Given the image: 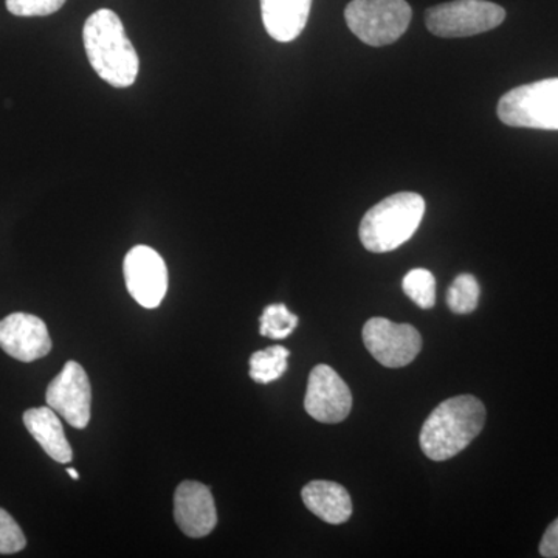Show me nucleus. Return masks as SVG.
Wrapping results in <instances>:
<instances>
[{
	"instance_id": "1",
	"label": "nucleus",
	"mask_w": 558,
	"mask_h": 558,
	"mask_svg": "<svg viewBox=\"0 0 558 558\" xmlns=\"http://www.w3.org/2000/svg\"><path fill=\"white\" fill-rule=\"evenodd\" d=\"M83 40L87 60L102 81L117 89H126L135 83L138 54L116 11H95L84 24Z\"/></svg>"
},
{
	"instance_id": "2",
	"label": "nucleus",
	"mask_w": 558,
	"mask_h": 558,
	"mask_svg": "<svg viewBox=\"0 0 558 558\" xmlns=\"http://www.w3.org/2000/svg\"><path fill=\"white\" fill-rule=\"evenodd\" d=\"M486 409L475 396H458L440 403L421 429V449L432 461H447L468 449L483 432Z\"/></svg>"
},
{
	"instance_id": "3",
	"label": "nucleus",
	"mask_w": 558,
	"mask_h": 558,
	"mask_svg": "<svg viewBox=\"0 0 558 558\" xmlns=\"http://www.w3.org/2000/svg\"><path fill=\"white\" fill-rule=\"evenodd\" d=\"M425 201L421 194H392L374 205L360 223L363 247L373 253H387L405 244L424 219Z\"/></svg>"
},
{
	"instance_id": "4",
	"label": "nucleus",
	"mask_w": 558,
	"mask_h": 558,
	"mask_svg": "<svg viewBox=\"0 0 558 558\" xmlns=\"http://www.w3.org/2000/svg\"><path fill=\"white\" fill-rule=\"evenodd\" d=\"M413 11L407 0H352L344 10L348 27L362 43L389 46L409 31Z\"/></svg>"
},
{
	"instance_id": "5",
	"label": "nucleus",
	"mask_w": 558,
	"mask_h": 558,
	"mask_svg": "<svg viewBox=\"0 0 558 558\" xmlns=\"http://www.w3.org/2000/svg\"><path fill=\"white\" fill-rule=\"evenodd\" d=\"M498 117L508 126L558 131V78L509 90L498 102Z\"/></svg>"
},
{
	"instance_id": "6",
	"label": "nucleus",
	"mask_w": 558,
	"mask_h": 558,
	"mask_svg": "<svg viewBox=\"0 0 558 558\" xmlns=\"http://www.w3.org/2000/svg\"><path fill=\"white\" fill-rule=\"evenodd\" d=\"M506 11L487 0H453L432 7L425 13L429 33L439 38H468L499 27Z\"/></svg>"
},
{
	"instance_id": "7",
	"label": "nucleus",
	"mask_w": 558,
	"mask_h": 558,
	"mask_svg": "<svg viewBox=\"0 0 558 558\" xmlns=\"http://www.w3.org/2000/svg\"><path fill=\"white\" fill-rule=\"evenodd\" d=\"M363 341L369 354L387 368L410 365L422 349V337L414 326L379 317L366 322Z\"/></svg>"
},
{
	"instance_id": "8",
	"label": "nucleus",
	"mask_w": 558,
	"mask_h": 558,
	"mask_svg": "<svg viewBox=\"0 0 558 558\" xmlns=\"http://www.w3.org/2000/svg\"><path fill=\"white\" fill-rule=\"evenodd\" d=\"M47 405L65 418L73 428L83 429L89 425L92 387L86 371L80 363H65L61 373L50 381L46 392Z\"/></svg>"
},
{
	"instance_id": "9",
	"label": "nucleus",
	"mask_w": 558,
	"mask_h": 558,
	"mask_svg": "<svg viewBox=\"0 0 558 558\" xmlns=\"http://www.w3.org/2000/svg\"><path fill=\"white\" fill-rule=\"evenodd\" d=\"M124 281L132 299L146 310L160 306L168 292V269L163 258L148 245L130 250L123 264Z\"/></svg>"
},
{
	"instance_id": "10",
	"label": "nucleus",
	"mask_w": 558,
	"mask_h": 558,
	"mask_svg": "<svg viewBox=\"0 0 558 558\" xmlns=\"http://www.w3.org/2000/svg\"><path fill=\"white\" fill-rule=\"evenodd\" d=\"M304 409L315 421L339 424L351 413L352 395L336 371L328 365H318L307 380Z\"/></svg>"
},
{
	"instance_id": "11",
	"label": "nucleus",
	"mask_w": 558,
	"mask_h": 558,
	"mask_svg": "<svg viewBox=\"0 0 558 558\" xmlns=\"http://www.w3.org/2000/svg\"><path fill=\"white\" fill-rule=\"evenodd\" d=\"M0 348L20 362H35L51 351L49 329L36 315L16 312L0 322Z\"/></svg>"
},
{
	"instance_id": "12",
	"label": "nucleus",
	"mask_w": 558,
	"mask_h": 558,
	"mask_svg": "<svg viewBox=\"0 0 558 558\" xmlns=\"http://www.w3.org/2000/svg\"><path fill=\"white\" fill-rule=\"evenodd\" d=\"M174 520L190 538L207 537L218 524V510L211 490L197 481H183L175 488Z\"/></svg>"
},
{
	"instance_id": "13",
	"label": "nucleus",
	"mask_w": 558,
	"mask_h": 558,
	"mask_svg": "<svg viewBox=\"0 0 558 558\" xmlns=\"http://www.w3.org/2000/svg\"><path fill=\"white\" fill-rule=\"evenodd\" d=\"M312 0H260L264 27L278 43L299 38L310 20Z\"/></svg>"
},
{
	"instance_id": "14",
	"label": "nucleus",
	"mask_w": 558,
	"mask_h": 558,
	"mask_svg": "<svg viewBox=\"0 0 558 558\" xmlns=\"http://www.w3.org/2000/svg\"><path fill=\"white\" fill-rule=\"evenodd\" d=\"M304 505L319 520L329 524L347 523L352 515V501L347 488L332 481H311L301 492Z\"/></svg>"
},
{
	"instance_id": "15",
	"label": "nucleus",
	"mask_w": 558,
	"mask_h": 558,
	"mask_svg": "<svg viewBox=\"0 0 558 558\" xmlns=\"http://www.w3.org/2000/svg\"><path fill=\"white\" fill-rule=\"evenodd\" d=\"M22 418L28 433L38 440L39 446L53 461L60 464L72 462L73 450L65 438L64 427L57 411L51 410L49 405L40 407L25 411Z\"/></svg>"
},
{
	"instance_id": "16",
	"label": "nucleus",
	"mask_w": 558,
	"mask_h": 558,
	"mask_svg": "<svg viewBox=\"0 0 558 558\" xmlns=\"http://www.w3.org/2000/svg\"><path fill=\"white\" fill-rule=\"evenodd\" d=\"M289 355V349L279 344L255 352L250 359V377L260 385L278 380L288 371Z\"/></svg>"
},
{
	"instance_id": "17",
	"label": "nucleus",
	"mask_w": 558,
	"mask_h": 558,
	"mask_svg": "<svg viewBox=\"0 0 558 558\" xmlns=\"http://www.w3.org/2000/svg\"><path fill=\"white\" fill-rule=\"evenodd\" d=\"M480 284L473 275L462 274L454 279L447 293V304L453 314H472L478 307Z\"/></svg>"
},
{
	"instance_id": "18",
	"label": "nucleus",
	"mask_w": 558,
	"mask_h": 558,
	"mask_svg": "<svg viewBox=\"0 0 558 558\" xmlns=\"http://www.w3.org/2000/svg\"><path fill=\"white\" fill-rule=\"evenodd\" d=\"M299 326V317L286 307V304H270L260 315V336L274 340L289 337Z\"/></svg>"
},
{
	"instance_id": "19",
	"label": "nucleus",
	"mask_w": 558,
	"mask_h": 558,
	"mask_svg": "<svg viewBox=\"0 0 558 558\" xmlns=\"http://www.w3.org/2000/svg\"><path fill=\"white\" fill-rule=\"evenodd\" d=\"M403 292L422 310H432L436 303L435 275L427 269H414L403 278Z\"/></svg>"
},
{
	"instance_id": "20",
	"label": "nucleus",
	"mask_w": 558,
	"mask_h": 558,
	"mask_svg": "<svg viewBox=\"0 0 558 558\" xmlns=\"http://www.w3.org/2000/svg\"><path fill=\"white\" fill-rule=\"evenodd\" d=\"M27 546V538L16 520L0 508V554H16Z\"/></svg>"
},
{
	"instance_id": "21",
	"label": "nucleus",
	"mask_w": 558,
	"mask_h": 558,
	"mask_svg": "<svg viewBox=\"0 0 558 558\" xmlns=\"http://www.w3.org/2000/svg\"><path fill=\"white\" fill-rule=\"evenodd\" d=\"M64 3L65 0H5L7 10L20 17L50 16L60 11Z\"/></svg>"
},
{
	"instance_id": "22",
	"label": "nucleus",
	"mask_w": 558,
	"mask_h": 558,
	"mask_svg": "<svg viewBox=\"0 0 558 558\" xmlns=\"http://www.w3.org/2000/svg\"><path fill=\"white\" fill-rule=\"evenodd\" d=\"M539 556L558 558V519L549 524L539 543Z\"/></svg>"
},
{
	"instance_id": "23",
	"label": "nucleus",
	"mask_w": 558,
	"mask_h": 558,
	"mask_svg": "<svg viewBox=\"0 0 558 558\" xmlns=\"http://www.w3.org/2000/svg\"><path fill=\"white\" fill-rule=\"evenodd\" d=\"M68 473L73 480H80L78 472L75 469H68Z\"/></svg>"
}]
</instances>
